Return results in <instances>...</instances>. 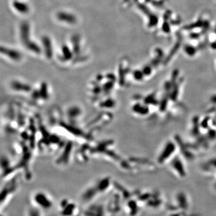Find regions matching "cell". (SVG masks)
I'll return each mask as SVG.
<instances>
[{"mask_svg":"<svg viewBox=\"0 0 216 216\" xmlns=\"http://www.w3.org/2000/svg\"><path fill=\"white\" fill-rule=\"evenodd\" d=\"M114 105H115L114 101L113 100H112L111 99H109V100H106V101H105V102L103 103L102 106H103L105 107L111 108L114 106Z\"/></svg>","mask_w":216,"mask_h":216,"instance_id":"d6986e66","label":"cell"},{"mask_svg":"<svg viewBox=\"0 0 216 216\" xmlns=\"http://www.w3.org/2000/svg\"><path fill=\"white\" fill-rule=\"evenodd\" d=\"M172 164L175 169L178 172V173L181 175L184 176L185 175V171H184L183 166L182 165V163L181 161L178 159V158H176L173 161Z\"/></svg>","mask_w":216,"mask_h":216,"instance_id":"5bb4252c","label":"cell"},{"mask_svg":"<svg viewBox=\"0 0 216 216\" xmlns=\"http://www.w3.org/2000/svg\"><path fill=\"white\" fill-rule=\"evenodd\" d=\"M40 96L43 99H47L48 98V87L46 83H42L40 86V89L39 90Z\"/></svg>","mask_w":216,"mask_h":216,"instance_id":"2e32d148","label":"cell"},{"mask_svg":"<svg viewBox=\"0 0 216 216\" xmlns=\"http://www.w3.org/2000/svg\"><path fill=\"white\" fill-rule=\"evenodd\" d=\"M40 45L42 48L43 54L46 59L51 60L54 56V45L53 42L49 36L44 35L41 38Z\"/></svg>","mask_w":216,"mask_h":216,"instance_id":"277c9868","label":"cell"},{"mask_svg":"<svg viewBox=\"0 0 216 216\" xmlns=\"http://www.w3.org/2000/svg\"><path fill=\"white\" fill-rule=\"evenodd\" d=\"M61 208L62 216H70L75 211L76 205L73 203H70L68 200H63L61 203Z\"/></svg>","mask_w":216,"mask_h":216,"instance_id":"ba28073f","label":"cell"},{"mask_svg":"<svg viewBox=\"0 0 216 216\" xmlns=\"http://www.w3.org/2000/svg\"><path fill=\"white\" fill-rule=\"evenodd\" d=\"M1 54L5 58L13 62H19L22 58V54L16 49L1 46Z\"/></svg>","mask_w":216,"mask_h":216,"instance_id":"5b68a950","label":"cell"},{"mask_svg":"<svg viewBox=\"0 0 216 216\" xmlns=\"http://www.w3.org/2000/svg\"><path fill=\"white\" fill-rule=\"evenodd\" d=\"M156 101V100H155L154 97H153L152 96H150L146 98L145 102L146 103H147V104H151V103H155Z\"/></svg>","mask_w":216,"mask_h":216,"instance_id":"ffe728a7","label":"cell"},{"mask_svg":"<svg viewBox=\"0 0 216 216\" xmlns=\"http://www.w3.org/2000/svg\"><path fill=\"white\" fill-rule=\"evenodd\" d=\"M11 5L12 9L19 15H26L30 11L29 4L24 0H13Z\"/></svg>","mask_w":216,"mask_h":216,"instance_id":"8992f818","label":"cell"},{"mask_svg":"<svg viewBox=\"0 0 216 216\" xmlns=\"http://www.w3.org/2000/svg\"><path fill=\"white\" fill-rule=\"evenodd\" d=\"M72 49L74 52V56H78L80 54L81 46H80V37L79 35H73L71 38Z\"/></svg>","mask_w":216,"mask_h":216,"instance_id":"30bf717a","label":"cell"},{"mask_svg":"<svg viewBox=\"0 0 216 216\" xmlns=\"http://www.w3.org/2000/svg\"><path fill=\"white\" fill-rule=\"evenodd\" d=\"M33 201L37 208L48 210L53 206V202L49 197L43 192H37L33 197Z\"/></svg>","mask_w":216,"mask_h":216,"instance_id":"7a4b0ae2","label":"cell"},{"mask_svg":"<svg viewBox=\"0 0 216 216\" xmlns=\"http://www.w3.org/2000/svg\"><path fill=\"white\" fill-rule=\"evenodd\" d=\"M74 56L72 48L67 44H63L61 48V60L63 62L70 61L74 59Z\"/></svg>","mask_w":216,"mask_h":216,"instance_id":"52a82bcc","label":"cell"},{"mask_svg":"<svg viewBox=\"0 0 216 216\" xmlns=\"http://www.w3.org/2000/svg\"><path fill=\"white\" fill-rule=\"evenodd\" d=\"M211 100H212V101H213V102L216 103V96H214V97H213L212 99H211Z\"/></svg>","mask_w":216,"mask_h":216,"instance_id":"7402d4cb","label":"cell"},{"mask_svg":"<svg viewBox=\"0 0 216 216\" xmlns=\"http://www.w3.org/2000/svg\"><path fill=\"white\" fill-rule=\"evenodd\" d=\"M28 216H41L40 213L36 208H31L28 210Z\"/></svg>","mask_w":216,"mask_h":216,"instance_id":"ac0fdd59","label":"cell"},{"mask_svg":"<svg viewBox=\"0 0 216 216\" xmlns=\"http://www.w3.org/2000/svg\"><path fill=\"white\" fill-rule=\"evenodd\" d=\"M80 112V110L79 109V108L78 107H72L71 108H70L68 111V116L71 118H74L77 117V115H76V114L77 115H79Z\"/></svg>","mask_w":216,"mask_h":216,"instance_id":"e0dca14e","label":"cell"},{"mask_svg":"<svg viewBox=\"0 0 216 216\" xmlns=\"http://www.w3.org/2000/svg\"><path fill=\"white\" fill-rule=\"evenodd\" d=\"M11 87L15 91H22L23 92H30L31 90L30 86L25 83L19 81V80H13L11 82Z\"/></svg>","mask_w":216,"mask_h":216,"instance_id":"8fae6325","label":"cell"},{"mask_svg":"<svg viewBox=\"0 0 216 216\" xmlns=\"http://www.w3.org/2000/svg\"><path fill=\"white\" fill-rule=\"evenodd\" d=\"M133 111L139 114L145 115L148 112V109L145 106H143L140 104H136L133 107Z\"/></svg>","mask_w":216,"mask_h":216,"instance_id":"9a60e30c","label":"cell"},{"mask_svg":"<svg viewBox=\"0 0 216 216\" xmlns=\"http://www.w3.org/2000/svg\"><path fill=\"white\" fill-rule=\"evenodd\" d=\"M175 148V145L172 142L168 143L166 145V147L164 148L163 152H162V154L160 156L159 158H158V161L160 163H162L164 162L165 160H166L167 158L172 154V152L174 151Z\"/></svg>","mask_w":216,"mask_h":216,"instance_id":"9c48e42d","label":"cell"},{"mask_svg":"<svg viewBox=\"0 0 216 216\" xmlns=\"http://www.w3.org/2000/svg\"><path fill=\"white\" fill-rule=\"evenodd\" d=\"M55 17L60 22L67 25H76L78 22V18L74 14L67 11L61 10L56 13Z\"/></svg>","mask_w":216,"mask_h":216,"instance_id":"3957f363","label":"cell"},{"mask_svg":"<svg viewBox=\"0 0 216 216\" xmlns=\"http://www.w3.org/2000/svg\"><path fill=\"white\" fill-rule=\"evenodd\" d=\"M96 192H98L96 188V187H94L90 188H88L86 190V191L84 193L83 195H82V198L86 201H90L93 198H94L95 195H96V194L97 193Z\"/></svg>","mask_w":216,"mask_h":216,"instance_id":"4fadbf2b","label":"cell"},{"mask_svg":"<svg viewBox=\"0 0 216 216\" xmlns=\"http://www.w3.org/2000/svg\"><path fill=\"white\" fill-rule=\"evenodd\" d=\"M19 37L22 45L25 47L32 41L31 38V27L28 21H22L19 26Z\"/></svg>","mask_w":216,"mask_h":216,"instance_id":"6da1fadb","label":"cell"},{"mask_svg":"<svg viewBox=\"0 0 216 216\" xmlns=\"http://www.w3.org/2000/svg\"><path fill=\"white\" fill-rule=\"evenodd\" d=\"M211 163L214 165L215 166H216V159H214V160H211Z\"/></svg>","mask_w":216,"mask_h":216,"instance_id":"44dd1931","label":"cell"},{"mask_svg":"<svg viewBox=\"0 0 216 216\" xmlns=\"http://www.w3.org/2000/svg\"><path fill=\"white\" fill-rule=\"evenodd\" d=\"M110 186V180L109 178H105L100 180L96 186L97 191L100 193H103L109 188Z\"/></svg>","mask_w":216,"mask_h":216,"instance_id":"7c38bea8","label":"cell"}]
</instances>
